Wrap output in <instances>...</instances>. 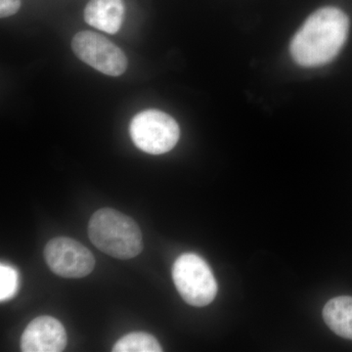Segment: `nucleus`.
Segmentation results:
<instances>
[{
    "mask_svg": "<svg viewBox=\"0 0 352 352\" xmlns=\"http://www.w3.org/2000/svg\"><path fill=\"white\" fill-rule=\"evenodd\" d=\"M349 20L344 11L324 7L305 21L289 45L296 63L307 68L330 63L339 54L349 34Z\"/></svg>",
    "mask_w": 352,
    "mask_h": 352,
    "instance_id": "obj_1",
    "label": "nucleus"
},
{
    "mask_svg": "<svg viewBox=\"0 0 352 352\" xmlns=\"http://www.w3.org/2000/svg\"><path fill=\"white\" fill-rule=\"evenodd\" d=\"M88 236L95 247L113 258H133L143 250L142 233L138 223L113 208H101L92 215Z\"/></svg>",
    "mask_w": 352,
    "mask_h": 352,
    "instance_id": "obj_2",
    "label": "nucleus"
},
{
    "mask_svg": "<svg viewBox=\"0 0 352 352\" xmlns=\"http://www.w3.org/2000/svg\"><path fill=\"white\" fill-rule=\"evenodd\" d=\"M173 279L183 300L192 307H207L217 294V283L208 264L196 254H183L173 267Z\"/></svg>",
    "mask_w": 352,
    "mask_h": 352,
    "instance_id": "obj_3",
    "label": "nucleus"
},
{
    "mask_svg": "<svg viewBox=\"0 0 352 352\" xmlns=\"http://www.w3.org/2000/svg\"><path fill=\"white\" fill-rule=\"evenodd\" d=\"M129 133L136 147L151 155L170 152L179 140L180 129L171 116L162 111H142L134 116Z\"/></svg>",
    "mask_w": 352,
    "mask_h": 352,
    "instance_id": "obj_4",
    "label": "nucleus"
},
{
    "mask_svg": "<svg viewBox=\"0 0 352 352\" xmlns=\"http://www.w3.org/2000/svg\"><path fill=\"white\" fill-rule=\"evenodd\" d=\"M72 48L82 62L104 75L122 76L127 68L124 51L100 34L78 32L72 41Z\"/></svg>",
    "mask_w": 352,
    "mask_h": 352,
    "instance_id": "obj_5",
    "label": "nucleus"
},
{
    "mask_svg": "<svg viewBox=\"0 0 352 352\" xmlns=\"http://www.w3.org/2000/svg\"><path fill=\"white\" fill-rule=\"evenodd\" d=\"M44 258L52 272L64 278H82L94 270L91 252L78 241L68 237L50 240L44 249Z\"/></svg>",
    "mask_w": 352,
    "mask_h": 352,
    "instance_id": "obj_6",
    "label": "nucleus"
},
{
    "mask_svg": "<svg viewBox=\"0 0 352 352\" xmlns=\"http://www.w3.org/2000/svg\"><path fill=\"white\" fill-rule=\"evenodd\" d=\"M66 346L64 326L50 316L34 319L21 338V349L24 352H60Z\"/></svg>",
    "mask_w": 352,
    "mask_h": 352,
    "instance_id": "obj_7",
    "label": "nucleus"
},
{
    "mask_svg": "<svg viewBox=\"0 0 352 352\" xmlns=\"http://www.w3.org/2000/svg\"><path fill=\"white\" fill-rule=\"evenodd\" d=\"M85 21L99 31L117 34L124 18V0H90L85 6Z\"/></svg>",
    "mask_w": 352,
    "mask_h": 352,
    "instance_id": "obj_8",
    "label": "nucleus"
},
{
    "mask_svg": "<svg viewBox=\"0 0 352 352\" xmlns=\"http://www.w3.org/2000/svg\"><path fill=\"white\" fill-rule=\"evenodd\" d=\"M326 325L340 337L352 340V296L333 298L323 309Z\"/></svg>",
    "mask_w": 352,
    "mask_h": 352,
    "instance_id": "obj_9",
    "label": "nucleus"
},
{
    "mask_svg": "<svg viewBox=\"0 0 352 352\" xmlns=\"http://www.w3.org/2000/svg\"><path fill=\"white\" fill-rule=\"evenodd\" d=\"M115 352H161L156 338L147 333H131L124 336L113 347Z\"/></svg>",
    "mask_w": 352,
    "mask_h": 352,
    "instance_id": "obj_10",
    "label": "nucleus"
},
{
    "mask_svg": "<svg viewBox=\"0 0 352 352\" xmlns=\"http://www.w3.org/2000/svg\"><path fill=\"white\" fill-rule=\"evenodd\" d=\"M19 289V273L12 267L2 263L0 265V300L6 302L17 294Z\"/></svg>",
    "mask_w": 352,
    "mask_h": 352,
    "instance_id": "obj_11",
    "label": "nucleus"
},
{
    "mask_svg": "<svg viewBox=\"0 0 352 352\" xmlns=\"http://www.w3.org/2000/svg\"><path fill=\"white\" fill-rule=\"evenodd\" d=\"M21 0H0V17L7 18L18 12Z\"/></svg>",
    "mask_w": 352,
    "mask_h": 352,
    "instance_id": "obj_12",
    "label": "nucleus"
}]
</instances>
